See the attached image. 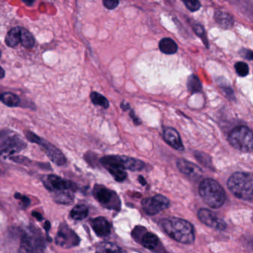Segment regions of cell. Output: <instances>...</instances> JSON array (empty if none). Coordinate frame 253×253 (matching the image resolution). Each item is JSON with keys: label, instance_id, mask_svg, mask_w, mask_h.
<instances>
[{"label": "cell", "instance_id": "obj_6", "mask_svg": "<svg viewBox=\"0 0 253 253\" xmlns=\"http://www.w3.org/2000/svg\"><path fill=\"white\" fill-rule=\"evenodd\" d=\"M0 142V152L5 156L18 153L26 147V142L18 134L8 130L2 131Z\"/></svg>", "mask_w": 253, "mask_h": 253}, {"label": "cell", "instance_id": "obj_37", "mask_svg": "<svg viewBox=\"0 0 253 253\" xmlns=\"http://www.w3.org/2000/svg\"><path fill=\"white\" fill-rule=\"evenodd\" d=\"M32 215H33L34 217H36V218L38 219V220H42V214H41V213L38 212V211H34V212L32 213Z\"/></svg>", "mask_w": 253, "mask_h": 253}, {"label": "cell", "instance_id": "obj_27", "mask_svg": "<svg viewBox=\"0 0 253 253\" xmlns=\"http://www.w3.org/2000/svg\"><path fill=\"white\" fill-rule=\"evenodd\" d=\"M96 251L99 253H108V252H123V250H121L116 244L104 242L102 243L97 247Z\"/></svg>", "mask_w": 253, "mask_h": 253}, {"label": "cell", "instance_id": "obj_36", "mask_svg": "<svg viewBox=\"0 0 253 253\" xmlns=\"http://www.w3.org/2000/svg\"><path fill=\"white\" fill-rule=\"evenodd\" d=\"M130 117H131V119H132L133 122L134 123V124H135V125H140V124H141V122H140V120H139L138 118H137V117L135 116V115H134V112H133V111H131V112H130Z\"/></svg>", "mask_w": 253, "mask_h": 253}, {"label": "cell", "instance_id": "obj_35", "mask_svg": "<svg viewBox=\"0 0 253 253\" xmlns=\"http://www.w3.org/2000/svg\"><path fill=\"white\" fill-rule=\"evenodd\" d=\"M194 30H195V33H196L198 36L201 37V38H203V37L205 35L204 29H203V27H201V26H194Z\"/></svg>", "mask_w": 253, "mask_h": 253}, {"label": "cell", "instance_id": "obj_24", "mask_svg": "<svg viewBox=\"0 0 253 253\" xmlns=\"http://www.w3.org/2000/svg\"><path fill=\"white\" fill-rule=\"evenodd\" d=\"M20 43L26 48H32L35 45V41L32 33L21 28V37H20Z\"/></svg>", "mask_w": 253, "mask_h": 253}, {"label": "cell", "instance_id": "obj_7", "mask_svg": "<svg viewBox=\"0 0 253 253\" xmlns=\"http://www.w3.org/2000/svg\"><path fill=\"white\" fill-rule=\"evenodd\" d=\"M26 137L32 143H37L41 146L42 151L46 154L47 156L54 164L58 166H63V164H66V157L62 153L61 151L57 149L55 146L44 139L41 138V137L32 131H26Z\"/></svg>", "mask_w": 253, "mask_h": 253}, {"label": "cell", "instance_id": "obj_16", "mask_svg": "<svg viewBox=\"0 0 253 253\" xmlns=\"http://www.w3.org/2000/svg\"><path fill=\"white\" fill-rule=\"evenodd\" d=\"M91 226L94 232L99 237H106L110 234L111 225L107 220L103 217H98L93 219L91 221Z\"/></svg>", "mask_w": 253, "mask_h": 253}, {"label": "cell", "instance_id": "obj_23", "mask_svg": "<svg viewBox=\"0 0 253 253\" xmlns=\"http://www.w3.org/2000/svg\"><path fill=\"white\" fill-rule=\"evenodd\" d=\"M1 101L9 107H17L20 104V97L11 92L2 93Z\"/></svg>", "mask_w": 253, "mask_h": 253}, {"label": "cell", "instance_id": "obj_11", "mask_svg": "<svg viewBox=\"0 0 253 253\" xmlns=\"http://www.w3.org/2000/svg\"><path fill=\"white\" fill-rule=\"evenodd\" d=\"M141 204L143 210L149 215H155L160 211L167 210L170 205L169 200L161 195L145 198Z\"/></svg>", "mask_w": 253, "mask_h": 253}, {"label": "cell", "instance_id": "obj_1", "mask_svg": "<svg viewBox=\"0 0 253 253\" xmlns=\"http://www.w3.org/2000/svg\"><path fill=\"white\" fill-rule=\"evenodd\" d=\"M160 224L166 233L177 242L189 244L195 241L193 227L189 222L183 219L178 217L163 219Z\"/></svg>", "mask_w": 253, "mask_h": 253}, {"label": "cell", "instance_id": "obj_14", "mask_svg": "<svg viewBox=\"0 0 253 253\" xmlns=\"http://www.w3.org/2000/svg\"><path fill=\"white\" fill-rule=\"evenodd\" d=\"M177 167L180 172L191 178L198 179L202 176V169L193 163L186 160H177Z\"/></svg>", "mask_w": 253, "mask_h": 253}, {"label": "cell", "instance_id": "obj_15", "mask_svg": "<svg viewBox=\"0 0 253 253\" xmlns=\"http://www.w3.org/2000/svg\"><path fill=\"white\" fill-rule=\"evenodd\" d=\"M164 139L169 145L176 150L183 151L184 149L180 134L174 128L171 127L166 128L164 131Z\"/></svg>", "mask_w": 253, "mask_h": 253}, {"label": "cell", "instance_id": "obj_41", "mask_svg": "<svg viewBox=\"0 0 253 253\" xmlns=\"http://www.w3.org/2000/svg\"><path fill=\"white\" fill-rule=\"evenodd\" d=\"M22 1L28 5H32L35 2V0H22Z\"/></svg>", "mask_w": 253, "mask_h": 253}, {"label": "cell", "instance_id": "obj_9", "mask_svg": "<svg viewBox=\"0 0 253 253\" xmlns=\"http://www.w3.org/2000/svg\"><path fill=\"white\" fill-rule=\"evenodd\" d=\"M93 195L101 205L109 210L118 211L121 209V201L116 192L102 185H95Z\"/></svg>", "mask_w": 253, "mask_h": 253}, {"label": "cell", "instance_id": "obj_13", "mask_svg": "<svg viewBox=\"0 0 253 253\" xmlns=\"http://www.w3.org/2000/svg\"><path fill=\"white\" fill-rule=\"evenodd\" d=\"M198 218L202 223L213 229L224 230L226 228V223L224 220L217 217L214 213L207 209H201L198 211Z\"/></svg>", "mask_w": 253, "mask_h": 253}, {"label": "cell", "instance_id": "obj_17", "mask_svg": "<svg viewBox=\"0 0 253 253\" xmlns=\"http://www.w3.org/2000/svg\"><path fill=\"white\" fill-rule=\"evenodd\" d=\"M140 244L149 250H154L158 247L159 239L155 234L152 232H145L142 235Z\"/></svg>", "mask_w": 253, "mask_h": 253}, {"label": "cell", "instance_id": "obj_3", "mask_svg": "<svg viewBox=\"0 0 253 253\" xmlns=\"http://www.w3.org/2000/svg\"><path fill=\"white\" fill-rule=\"evenodd\" d=\"M228 188L240 199L253 200V174L247 172H235L229 177Z\"/></svg>", "mask_w": 253, "mask_h": 253}, {"label": "cell", "instance_id": "obj_33", "mask_svg": "<svg viewBox=\"0 0 253 253\" xmlns=\"http://www.w3.org/2000/svg\"><path fill=\"white\" fill-rule=\"evenodd\" d=\"M14 197L20 201V204H21L22 207H24V208H26V207H27L30 204V199L28 198L27 197L25 196V195H21L20 193H16Z\"/></svg>", "mask_w": 253, "mask_h": 253}, {"label": "cell", "instance_id": "obj_30", "mask_svg": "<svg viewBox=\"0 0 253 253\" xmlns=\"http://www.w3.org/2000/svg\"><path fill=\"white\" fill-rule=\"evenodd\" d=\"M186 8L191 11H197L201 8L199 0H182Z\"/></svg>", "mask_w": 253, "mask_h": 253}, {"label": "cell", "instance_id": "obj_8", "mask_svg": "<svg viewBox=\"0 0 253 253\" xmlns=\"http://www.w3.org/2000/svg\"><path fill=\"white\" fill-rule=\"evenodd\" d=\"M45 249V240L37 229H29L24 232L20 243V252L40 253Z\"/></svg>", "mask_w": 253, "mask_h": 253}, {"label": "cell", "instance_id": "obj_19", "mask_svg": "<svg viewBox=\"0 0 253 253\" xmlns=\"http://www.w3.org/2000/svg\"><path fill=\"white\" fill-rule=\"evenodd\" d=\"M20 37H21V28H14L7 35L5 38V43L8 46L14 48L20 43Z\"/></svg>", "mask_w": 253, "mask_h": 253}, {"label": "cell", "instance_id": "obj_29", "mask_svg": "<svg viewBox=\"0 0 253 253\" xmlns=\"http://www.w3.org/2000/svg\"><path fill=\"white\" fill-rule=\"evenodd\" d=\"M235 71L239 76L246 77L249 74V66L244 62H238L235 65Z\"/></svg>", "mask_w": 253, "mask_h": 253}, {"label": "cell", "instance_id": "obj_28", "mask_svg": "<svg viewBox=\"0 0 253 253\" xmlns=\"http://www.w3.org/2000/svg\"><path fill=\"white\" fill-rule=\"evenodd\" d=\"M107 170L117 181L122 182L126 178L127 173L122 169L108 168Z\"/></svg>", "mask_w": 253, "mask_h": 253}, {"label": "cell", "instance_id": "obj_40", "mask_svg": "<svg viewBox=\"0 0 253 253\" xmlns=\"http://www.w3.org/2000/svg\"><path fill=\"white\" fill-rule=\"evenodd\" d=\"M44 227H45V231H46V232L48 233V231H49L50 227H51V224H50L49 221L45 222V226H44Z\"/></svg>", "mask_w": 253, "mask_h": 253}, {"label": "cell", "instance_id": "obj_2", "mask_svg": "<svg viewBox=\"0 0 253 253\" xmlns=\"http://www.w3.org/2000/svg\"><path fill=\"white\" fill-rule=\"evenodd\" d=\"M199 193L204 202L213 209L223 206L226 201L224 189L218 182L211 178L204 179L200 183Z\"/></svg>", "mask_w": 253, "mask_h": 253}, {"label": "cell", "instance_id": "obj_5", "mask_svg": "<svg viewBox=\"0 0 253 253\" xmlns=\"http://www.w3.org/2000/svg\"><path fill=\"white\" fill-rule=\"evenodd\" d=\"M100 162L106 169L119 168L131 171H140L145 167L143 161L122 155H108L102 158Z\"/></svg>", "mask_w": 253, "mask_h": 253}, {"label": "cell", "instance_id": "obj_25", "mask_svg": "<svg viewBox=\"0 0 253 253\" xmlns=\"http://www.w3.org/2000/svg\"><path fill=\"white\" fill-rule=\"evenodd\" d=\"M90 97H91V102H92L94 105L101 106L103 109H108V108H109V101H108L107 99H106L104 96L102 95V94L94 91V92L91 93Z\"/></svg>", "mask_w": 253, "mask_h": 253}, {"label": "cell", "instance_id": "obj_21", "mask_svg": "<svg viewBox=\"0 0 253 253\" xmlns=\"http://www.w3.org/2000/svg\"><path fill=\"white\" fill-rule=\"evenodd\" d=\"M54 200L60 204H72L74 202V195L69 190L54 192Z\"/></svg>", "mask_w": 253, "mask_h": 253}, {"label": "cell", "instance_id": "obj_20", "mask_svg": "<svg viewBox=\"0 0 253 253\" xmlns=\"http://www.w3.org/2000/svg\"><path fill=\"white\" fill-rule=\"evenodd\" d=\"M159 48L164 54H173L177 52V45L173 40L164 38L160 42Z\"/></svg>", "mask_w": 253, "mask_h": 253}, {"label": "cell", "instance_id": "obj_32", "mask_svg": "<svg viewBox=\"0 0 253 253\" xmlns=\"http://www.w3.org/2000/svg\"><path fill=\"white\" fill-rule=\"evenodd\" d=\"M105 8L109 10H113L119 5V0H103Z\"/></svg>", "mask_w": 253, "mask_h": 253}, {"label": "cell", "instance_id": "obj_31", "mask_svg": "<svg viewBox=\"0 0 253 253\" xmlns=\"http://www.w3.org/2000/svg\"><path fill=\"white\" fill-rule=\"evenodd\" d=\"M195 157L197 158V160L201 164H203V165L207 166V167H211V161H210V158L207 156V155L205 154L201 153V152H197L195 154Z\"/></svg>", "mask_w": 253, "mask_h": 253}, {"label": "cell", "instance_id": "obj_12", "mask_svg": "<svg viewBox=\"0 0 253 253\" xmlns=\"http://www.w3.org/2000/svg\"><path fill=\"white\" fill-rule=\"evenodd\" d=\"M42 181L45 187L51 192L76 189L75 183L54 174L47 175L42 179Z\"/></svg>", "mask_w": 253, "mask_h": 253}, {"label": "cell", "instance_id": "obj_10", "mask_svg": "<svg viewBox=\"0 0 253 253\" xmlns=\"http://www.w3.org/2000/svg\"><path fill=\"white\" fill-rule=\"evenodd\" d=\"M80 241L81 240L75 231L70 229L66 223L60 225L55 238L57 245L63 248H72L78 246L80 244Z\"/></svg>", "mask_w": 253, "mask_h": 253}, {"label": "cell", "instance_id": "obj_38", "mask_svg": "<svg viewBox=\"0 0 253 253\" xmlns=\"http://www.w3.org/2000/svg\"><path fill=\"white\" fill-rule=\"evenodd\" d=\"M138 181L140 182V184L143 185V186H145V185L146 184V180H145V178L143 176H139Z\"/></svg>", "mask_w": 253, "mask_h": 253}, {"label": "cell", "instance_id": "obj_39", "mask_svg": "<svg viewBox=\"0 0 253 253\" xmlns=\"http://www.w3.org/2000/svg\"><path fill=\"white\" fill-rule=\"evenodd\" d=\"M121 107H122V109L125 111H126L127 109H130L129 104H128V103H126V102H124V103H123L122 104H121Z\"/></svg>", "mask_w": 253, "mask_h": 253}, {"label": "cell", "instance_id": "obj_22", "mask_svg": "<svg viewBox=\"0 0 253 253\" xmlns=\"http://www.w3.org/2000/svg\"><path fill=\"white\" fill-rule=\"evenodd\" d=\"M88 208L84 204H79L75 206L70 212V216L72 219L76 220H81L85 219L88 215Z\"/></svg>", "mask_w": 253, "mask_h": 253}, {"label": "cell", "instance_id": "obj_4", "mask_svg": "<svg viewBox=\"0 0 253 253\" xmlns=\"http://www.w3.org/2000/svg\"><path fill=\"white\" fill-rule=\"evenodd\" d=\"M229 142L232 147L242 152L253 150V132L245 126L234 128L229 135Z\"/></svg>", "mask_w": 253, "mask_h": 253}, {"label": "cell", "instance_id": "obj_18", "mask_svg": "<svg viewBox=\"0 0 253 253\" xmlns=\"http://www.w3.org/2000/svg\"><path fill=\"white\" fill-rule=\"evenodd\" d=\"M216 22L223 29H230L234 24V20L232 16L228 13L217 11L214 15Z\"/></svg>", "mask_w": 253, "mask_h": 253}, {"label": "cell", "instance_id": "obj_34", "mask_svg": "<svg viewBox=\"0 0 253 253\" xmlns=\"http://www.w3.org/2000/svg\"><path fill=\"white\" fill-rule=\"evenodd\" d=\"M241 55L244 57V58L248 59L250 60H253V51H250V50H244L241 52Z\"/></svg>", "mask_w": 253, "mask_h": 253}, {"label": "cell", "instance_id": "obj_26", "mask_svg": "<svg viewBox=\"0 0 253 253\" xmlns=\"http://www.w3.org/2000/svg\"><path fill=\"white\" fill-rule=\"evenodd\" d=\"M187 86L189 91L192 93L199 92L202 88L201 81L195 75L189 77V80H188Z\"/></svg>", "mask_w": 253, "mask_h": 253}]
</instances>
